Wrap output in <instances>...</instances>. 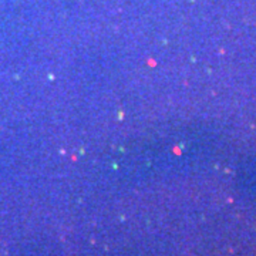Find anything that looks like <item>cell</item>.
Returning a JSON list of instances; mask_svg holds the SVG:
<instances>
[]
</instances>
